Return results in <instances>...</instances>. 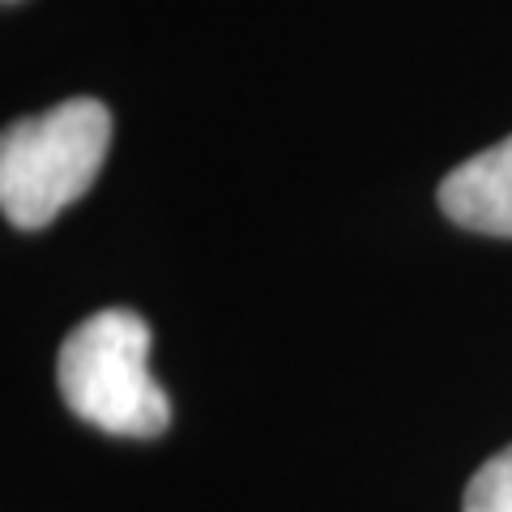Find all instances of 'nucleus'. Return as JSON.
Returning a JSON list of instances; mask_svg holds the SVG:
<instances>
[{"label": "nucleus", "mask_w": 512, "mask_h": 512, "mask_svg": "<svg viewBox=\"0 0 512 512\" xmlns=\"http://www.w3.org/2000/svg\"><path fill=\"white\" fill-rule=\"evenodd\" d=\"M440 210L466 231L512 239V137L444 175Z\"/></svg>", "instance_id": "7ed1b4c3"}, {"label": "nucleus", "mask_w": 512, "mask_h": 512, "mask_svg": "<svg viewBox=\"0 0 512 512\" xmlns=\"http://www.w3.org/2000/svg\"><path fill=\"white\" fill-rule=\"evenodd\" d=\"M9 5H13V0H9Z\"/></svg>", "instance_id": "39448f33"}, {"label": "nucleus", "mask_w": 512, "mask_h": 512, "mask_svg": "<svg viewBox=\"0 0 512 512\" xmlns=\"http://www.w3.org/2000/svg\"><path fill=\"white\" fill-rule=\"evenodd\" d=\"M150 338V325L128 308H107L82 320L56 359L64 406L107 436H163L171 402L150 372Z\"/></svg>", "instance_id": "f257e3e1"}, {"label": "nucleus", "mask_w": 512, "mask_h": 512, "mask_svg": "<svg viewBox=\"0 0 512 512\" xmlns=\"http://www.w3.org/2000/svg\"><path fill=\"white\" fill-rule=\"evenodd\" d=\"M111 146V111L99 99H64L0 137V210L39 231L94 184Z\"/></svg>", "instance_id": "f03ea898"}, {"label": "nucleus", "mask_w": 512, "mask_h": 512, "mask_svg": "<svg viewBox=\"0 0 512 512\" xmlns=\"http://www.w3.org/2000/svg\"><path fill=\"white\" fill-rule=\"evenodd\" d=\"M461 512H512V444L478 466L470 478Z\"/></svg>", "instance_id": "20e7f679"}]
</instances>
